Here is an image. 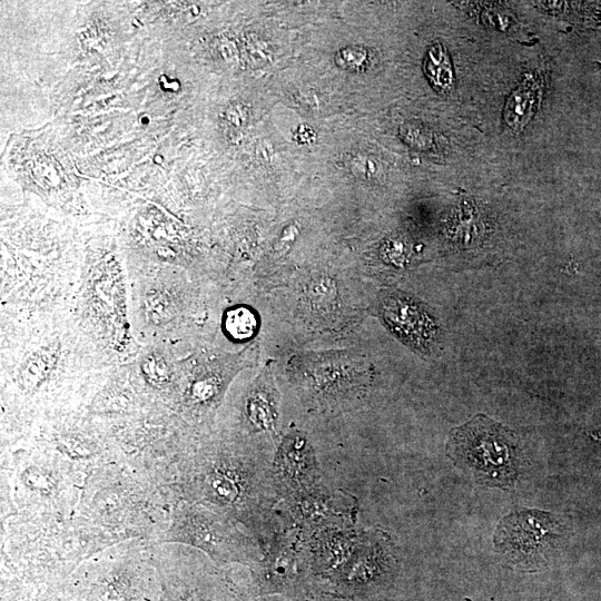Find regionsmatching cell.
Wrapping results in <instances>:
<instances>
[{
    "label": "cell",
    "mask_w": 601,
    "mask_h": 601,
    "mask_svg": "<svg viewBox=\"0 0 601 601\" xmlns=\"http://www.w3.org/2000/svg\"><path fill=\"white\" fill-rule=\"evenodd\" d=\"M386 321L401 336L416 346H427L436 331L432 321L415 304L398 296L390 297L384 305Z\"/></svg>",
    "instance_id": "9c48e42d"
},
{
    "label": "cell",
    "mask_w": 601,
    "mask_h": 601,
    "mask_svg": "<svg viewBox=\"0 0 601 601\" xmlns=\"http://www.w3.org/2000/svg\"><path fill=\"white\" fill-rule=\"evenodd\" d=\"M564 531V524L556 514L522 509L501 519L493 544L509 566L522 572H536L548 566L560 548Z\"/></svg>",
    "instance_id": "3957f363"
},
{
    "label": "cell",
    "mask_w": 601,
    "mask_h": 601,
    "mask_svg": "<svg viewBox=\"0 0 601 601\" xmlns=\"http://www.w3.org/2000/svg\"><path fill=\"white\" fill-rule=\"evenodd\" d=\"M304 599L305 601H353L351 598L336 595L329 592H312Z\"/></svg>",
    "instance_id": "5bb4252c"
},
{
    "label": "cell",
    "mask_w": 601,
    "mask_h": 601,
    "mask_svg": "<svg viewBox=\"0 0 601 601\" xmlns=\"http://www.w3.org/2000/svg\"><path fill=\"white\" fill-rule=\"evenodd\" d=\"M397 571V556L391 538L382 531L361 535L353 553L325 582L336 595L353 598L388 585Z\"/></svg>",
    "instance_id": "8992f818"
},
{
    "label": "cell",
    "mask_w": 601,
    "mask_h": 601,
    "mask_svg": "<svg viewBox=\"0 0 601 601\" xmlns=\"http://www.w3.org/2000/svg\"><path fill=\"white\" fill-rule=\"evenodd\" d=\"M224 327L231 339L242 342L253 337L257 329V319L250 308L237 306L226 312Z\"/></svg>",
    "instance_id": "4fadbf2b"
},
{
    "label": "cell",
    "mask_w": 601,
    "mask_h": 601,
    "mask_svg": "<svg viewBox=\"0 0 601 601\" xmlns=\"http://www.w3.org/2000/svg\"><path fill=\"white\" fill-rule=\"evenodd\" d=\"M253 569L259 595L296 599L314 592L308 536L297 529L279 526Z\"/></svg>",
    "instance_id": "5b68a950"
},
{
    "label": "cell",
    "mask_w": 601,
    "mask_h": 601,
    "mask_svg": "<svg viewBox=\"0 0 601 601\" xmlns=\"http://www.w3.org/2000/svg\"><path fill=\"white\" fill-rule=\"evenodd\" d=\"M548 601H552V600L550 599V600H548Z\"/></svg>",
    "instance_id": "2e32d148"
},
{
    "label": "cell",
    "mask_w": 601,
    "mask_h": 601,
    "mask_svg": "<svg viewBox=\"0 0 601 601\" xmlns=\"http://www.w3.org/2000/svg\"><path fill=\"white\" fill-rule=\"evenodd\" d=\"M259 601H295V599L275 594V595H265V598L260 599Z\"/></svg>",
    "instance_id": "9a60e30c"
},
{
    "label": "cell",
    "mask_w": 601,
    "mask_h": 601,
    "mask_svg": "<svg viewBox=\"0 0 601 601\" xmlns=\"http://www.w3.org/2000/svg\"><path fill=\"white\" fill-rule=\"evenodd\" d=\"M245 415L252 431L270 432L275 428V402L265 387L253 390L245 404Z\"/></svg>",
    "instance_id": "8fae6325"
},
{
    "label": "cell",
    "mask_w": 601,
    "mask_h": 601,
    "mask_svg": "<svg viewBox=\"0 0 601 601\" xmlns=\"http://www.w3.org/2000/svg\"><path fill=\"white\" fill-rule=\"evenodd\" d=\"M356 511L352 495L316 484L283 499L276 518L280 526L297 529L308 536L328 529H347Z\"/></svg>",
    "instance_id": "52a82bcc"
},
{
    "label": "cell",
    "mask_w": 601,
    "mask_h": 601,
    "mask_svg": "<svg viewBox=\"0 0 601 601\" xmlns=\"http://www.w3.org/2000/svg\"><path fill=\"white\" fill-rule=\"evenodd\" d=\"M446 454L480 484L504 491L514 489L523 462L516 434L484 414L451 431Z\"/></svg>",
    "instance_id": "7a4b0ae2"
},
{
    "label": "cell",
    "mask_w": 601,
    "mask_h": 601,
    "mask_svg": "<svg viewBox=\"0 0 601 601\" xmlns=\"http://www.w3.org/2000/svg\"><path fill=\"white\" fill-rule=\"evenodd\" d=\"M424 72L439 91H447L454 83V72L445 48L437 43L430 48L424 60Z\"/></svg>",
    "instance_id": "7c38bea8"
},
{
    "label": "cell",
    "mask_w": 601,
    "mask_h": 601,
    "mask_svg": "<svg viewBox=\"0 0 601 601\" xmlns=\"http://www.w3.org/2000/svg\"><path fill=\"white\" fill-rule=\"evenodd\" d=\"M275 452L205 450L191 460L187 474L191 502L237 521L258 540L263 551L279 528L276 508L280 497L273 474Z\"/></svg>",
    "instance_id": "6da1fadb"
},
{
    "label": "cell",
    "mask_w": 601,
    "mask_h": 601,
    "mask_svg": "<svg viewBox=\"0 0 601 601\" xmlns=\"http://www.w3.org/2000/svg\"><path fill=\"white\" fill-rule=\"evenodd\" d=\"M542 89L541 76L526 75L511 92L504 107V122L511 130L519 132L530 122L541 100Z\"/></svg>",
    "instance_id": "30bf717a"
},
{
    "label": "cell",
    "mask_w": 601,
    "mask_h": 601,
    "mask_svg": "<svg viewBox=\"0 0 601 601\" xmlns=\"http://www.w3.org/2000/svg\"><path fill=\"white\" fill-rule=\"evenodd\" d=\"M175 540L198 548L217 564L235 562L253 568L264 554L258 540L240 530L237 521L198 503L180 512Z\"/></svg>",
    "instance_id": "277c9868"
},
{
    "label": "cell",
    "mask_w": 601,
    "mask_h": 601,
    "mask_svg": "<svg viewBox=\"0 0 601 601\" xmlns=\"http://www.w3.org/2000/svg\"><path fill=\"white\" fill-rule=\"evenodd\" d=\"M273 474L280 501L318 484L319 466L305 436L289 434L277 446Z\"/></svg>",
    "instance_id": "ba28073f"
}]
</instances>
